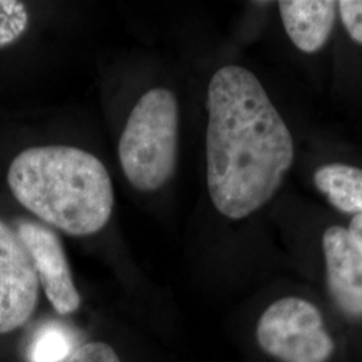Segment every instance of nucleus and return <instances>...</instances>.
<instances>
[{
	"label": "nucleus",
	"instance_id": "obj_1",
	"mask_svg": "<svg viewBox=\"0 0 362 362\" xmlns=\"http://www.w3.org/2000/svg\"><path fill=\"white\" fill-rule=\"evenodd\" d=\"M294 143L258 78L240 66L219 69L208 86L207 185L214 206L243 219L279 189Z\"/></svg>",
	"mask_w": 362,
	"mask_h": 362
},
{
	"label": "nucleus",
	"instance_id": "obj_2",
	"mask_svg": "<svg viewBox=\"0 0 362 362\" xmlns=\"http://www.w3.org/2000/svg\"><path fill=\"white\" fill-rule=\"evenodd\" d=\"M7 182L19 204L71 236L100 233L113 214L110 175L97 156L81 148H27L15 156Z\"/></svg>",
	"mask_w": 362,
	"mask_h": 362
},
{
	"label": "nucleus",
	"instance_id": "obj_3",
	"mask_svg": "<svg viewBox=\"0 0 362 362\" xmlns=\"http://www.w3.org/2000/svg\"><path fill=\"white\" fill-rule=\"evenodd\" d=\"M179 144V104L172 91H146L133 107L118 144V158L130 185L155 192L175 173Z\"/></svg>",
	"mask_w": 362,
	"mask_h": 362
},
{
	"label": "nucleus",
	"instance_id": "obj_4",
	"mask_svg": "<svg viewBox=\"0 0 362 362\" xmlns=\"http://www.w3.org/2000/svg\"><path fill=\"white\" fill-rule=\"evenodd\" d=\"M255 338L262 351L278 362H329L336 353L322 313L303 298L272 302L259 317Z\"/></svg>",
	"mask_w": 362,
	"mask_h": 362
},
{
	"label": "nucleus",
	"instance_id": "obj_5",
	"mask_svg": "<svg viewBox=\"0 0 362 362\" xmlns=\"http://www.w3.org/2000/svg\"><path fill=\"white\" fill-rule=\"evenodd\" d=\"M38 275L26 246L0 219V334H8L30 321L39 302Z\"/></svg>",
	"mask_w": 362,
	"mask_h": 362
},
{
	"label": "nucleus",
	"instance_id": "obj_6",
	"mask_svg": "<svg viewBox=\"0 0 362 362\" xmlns=\"http://www.w3.org/2000/svg\"><path fill=\"white\" fill-rule=\"evenodd\" d=\"M16 233L26 246L38 275L39 285L59 315H71L81 308L78 291L65 248L52 228L33 220H21Z\"/></svg>",
	"mask_w": 362,
	"mask_h": 362
},
{
	"label": "nucleus",
	"instance_id": "obj_7",
	"mask_svg": "<svg viewBox=\"0 0 362 362\" xmlns=\"http://www.w3.org/2000/svg\"><path fill=\"white\" fill-rule=\"evenodd\" d=\"M327 290L338 311L353 322L362 321V255L349 231L333 226L322 238Z\"/></svg>",
	"mask_w": 362,
	"mask_h": 362
},
{
	"label": "nucleus",
	"instance_id": "obj_8",
	"mask_svg": "<svg viewBox=\"0 0 362 362\" xmlns=\"http://www.w3.org/2000/svg\"><path fill=\"white\" fill-rule=\"evenodd\" d=\"M287 35L300 52H320L330 37L338 6L333 0H282L278 3Z\"/></svg>",
	"mask_w": 362,
	"mask_h": 362
},
{
	"label": "nucleus",
	"instance_id": "obj_9",
	"mask_svg": "<svg viewBox=\"0 0 362 362\" xmlns=\"http://www.w3.org/2000/svg\"><path fill=\"white\" fill-rule=\"evenodd\" d=\"M315 187L341 212L362 214V169L345 164H329L317 169Z\"/></svg>",
	"mask_w": 362,
	"mask_h": 362
},
{
	"label": "nucleus",
	"instance_id": "obj_10",
	"mask_svg": "<svg viewBox=\"0 0 362 362\" xmlns=\"http://www.w3.org/2000/svg\"><path fill=\"white\" fill-rule=\"evenodd\" d=\"M28 22L30 15L22 1L0 0V49L21 38Z\"/></svg>",
	"mask_w": 362,
	"mask_h": 362
},
{
	"label": "nucleus",
	"instance_id": "obj_11",
	"mask_svg": "<svg viewBox=\"0 0 362 362\" xmlns=\"http://www.w3.org/2000/svg\"><path fill=\"white\" fill-rule=\"evenodd\" d=\"M69 356L66 351V342L55 330H45L35 337L31 349L30 358L33 362H57L65 360Z\"/></svg>",
	"mask_w": 362,
	"mask_h": 362
},
{
	"label": "nucleus",
	"instance_id": "obj_12",
	"mask_svg": "<svg viewBox=\"0 0 362 362\" xmlns=\"http://www.w3.org/2000/svg\"><path fill=\"white\" fill-rule=\"evenodd\" d=\"M62 362H122L115 346L105 341H89L69 353Z\"/></svg>",
	"mask_w": 362,
	"mask_h": 362
},
{
	"label": "nucleus",
	"instance_id": "obj_13",
	"mask_svg": "<svg viewBox=\"0 0 362 362\" xmlns=\"http://www.w3.org/2000/svg\"><path fill=\"white\" fill-rule=\"evenodd\" d=\"M337 6L350 37L362 45V0H342Z\"/></svg>",
	"mask_w": 362,
	"mask_h": 362
},
{
	"label": "nucleus",
	"instance_id": "obj_14",
	"mask_svg": "<svg viewBox=\"0 0 362 362\" xmlns=\"http://www.w3.org/2000/svg\"><path fill=\"white\" fill-rule=\"evenodd\" d=\"M354 242V245L358 248L362 255V214L354 215V218L350 221L349 230H348Z\"/></svg>",
	"mask_w": 362,
	"mask_h": 362
}]
</instances>
